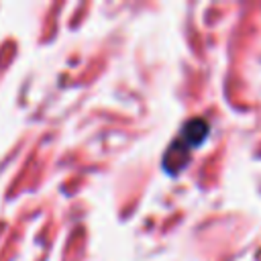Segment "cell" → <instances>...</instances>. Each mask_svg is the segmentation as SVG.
Returning <instances> with one entry per match:
<instances>
[{"mask_svg":"<svg viewBox=\"0 0 261 261\" xmlns=\"http://www.w3.org/2000/svg\"><path fill=\"white\" fill-rule=\"evenodd\" d=\"M206 135H208V124L202 118H194V120L186 122L179 137L169 145V149L163 157V167L169 173H177L186 165L190 151L194 147H198L206 139Z\"/></svg>","mask_w":261,"mask_h":261,"instance_id":"6da1fadb","label":"cell"}]
</instances>
